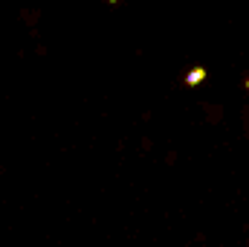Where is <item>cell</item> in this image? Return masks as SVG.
Here are the masks:
<instances>
[{
    "instance_id": "2",
    "label": "cell",
    "mask_w": 249,
    "mask_h": 247,
    "mask_svg": "<svg viewBox=\"0 0 249 247\" xmlns=\"http://www.w3.org/2000/svg\"><path fill=\"white\" fill-rule=\"evenodd\" d=\"M107 3H119V0H107Z\"/></svg>"
},
{
    "instance_id": "1",
    "label": "cell",
    "mask_w": 249,
    "mask_h": 247,
    "mask_svg": "<svg viewBox=\"0 0 249 247\" xmlns=\"http://www.w3.org/2000/svg\"><path fill=\"white\" fill-rule=\"evenodd\" d=\"M206 76H209V73H206V67H194V70H188V73H186L183 84H186V87H197V84H203V82H206Z\"/></svg>"
},
{
    "instance_id": "3",
    "label": "cell",
    "mask_w": 249,
    "mask_h": 247,
    "mask_svg": "<svg viewBox=\"0 0 249 247\" xmlns=\"http://www.w3.org/2000/svg\"><path fill=\"white\" fill-rule=\"evenodd\" d=\"M247 90H249V79H247Z\"/></svg>"
}]
</instances>
